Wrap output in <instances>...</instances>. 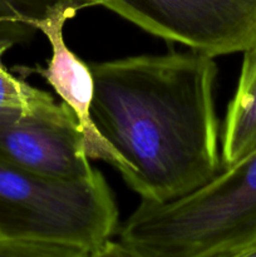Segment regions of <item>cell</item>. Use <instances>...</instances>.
I'll return each instance as SVG.
<instances>
[{"label":"cell","instance_id":"6da1fadb","mask_svg":"<svg viewBox=\"0 0 256 257\" xmlns=\"http://www.w3.org/2000/svg\"><path fill=\"white\" fill-rule=\"evenodd\" d=\"M88 65L93 123L125 162L123 180L141 200L183 197L220 172L213 57L188 48Z\"/></svg>","mask_w":256,"mask_h":257},{"label":"cell","instance_id":"7a4b0ae2","mask_svg":"<svg viewBox=\"0 0 256 257\" xmlns=\"http://www.w3.org/2000/svg\"><path fill=\"white\" fill-rule=\"evenodd\" d=\"M115 245L118 256L248 257L256 248V147L183 197L141 200Z\"/></svg>","mask_w":256,"mask_h":257},{"label":"cell","instance_id":"3957f363","mask_svg":"<svg viewBox=\"0 0 256 257\" xmlns=\"http://www.w3.org/2000/svg\"><path fill=\"white\" fill-rule=\"evenodd\" d=\"M118 216L99 171L82 180H55L0 163V242L44 241L85 257L115 256Z\"/></svg>","mask_w":256,"mask_h":257},{"label":"cell","instance_id":"277c9868","mask_svg":"<svg viewBox=\"0 0 256 257\" xmlns=\"http://www.w3.org/2000/svg\"><path fill=\"white\" fill-rule=\"evenodd\" d=\"M167 42L211 57L256 44V0H85Z\"/></svg>","mask_w":256,"mask_h":257},{"label":"cell","instance_id":"5b68a950","mask_svg":"<svg viewBox=\"0 0 256 257\" xmlns=\"http://www.w3.org/2000/svg\"><path fill=\"white\" fill-rule=\"evenodd\" d=\"M0 163L55 180H82L95 172L79 123L64 102L35 113L0 110Z\"/></svg>","mask_w":256,"mask_h":257},{"label":"cell","instance_id":"8992f818","mask_svg":"<svg viewBox=\"0 0 256 257\" xmlns=\"http://www.w3.org/2000/svg\"><path fill=\"white\" fill-rule=\"evenodd\" d=\"M79 9L64 8L33 24L34 30L44 34L52 49V57L47 65L34 68H19L25 73H37L44 78L50 87L74 113L84 136L85 152L89 160L109 163L124 178L128 167L117 151L103 138L93 123L90 105L93 99V78L88 63L83 62L65 44L63 28L67 20L75 17Z\"/></svg>","mask_w":256,"mask_h":257},{"label":"cell","instance_id":"52a82bcc","mask_svg":"<svg viewBox=\"0 0 256 257\" xmlns=\"http://www.w3.org/2000/svg\"><path fill=\"white\" fill-rule=\"evenodd\" d=\"M220 137L222 167L256 147V44L243 52L240 78Z\"/></svg>","mask_w":256,"mask_h":257},{"label":"cell","instance_id":"ba28073f","mask_svg":"<svg viewBox=\"0 0 256 257\" xmlns=\"http://www.w3.org/2000/svg\"><path fill=\"white\" fill-rule=\"evenodd\" d=\"M84 7L85 0H0V48L8 49L19 37L35 32L37 20L64 8Z\"/></svg>","mask_w":256,"mask_h":257},{"label":"cell","instance_id":"9c48e42d","mask_svg":"<svg viewBox=\"0 0 256 257\" xmlns=\"http://www.w3.org/2000/svg\"><path fill=\"white\" fill-rule=\"evenodd\" d=\"M57 103L50 93L10 74L0 64V110L35 113Z\"/></svg>","mask_w":256,"mask_h":257},{"label":"cell","instance_id":"30bf717a","mask_svg":"<svg viewBox=\"0 0 256 257\" xmlns=\"http://www.w3.org/2000/svg\"><path fill=\"white\" fill-rule=\"evenodd\" d=\"M248 257H256V248L250 253V255H248Z\"/></svg>","mask_w":256,"mask_h":257},{"label":"cell","instance_id":"8fae6325","mask_svg":"<svg viewBox=\"0 0 256 257\" xmlns=\"http://www.w3.org/2000/svg\"><path fill=\"white\" fill-rule=\"evenodd\" d=\"M3 52H4V50H3L2 48H0V57H2V53ZM0 64H3V63H2V58H0Z\"/></svg>","mask_w":256,"mask_h":257}]
</instances>
